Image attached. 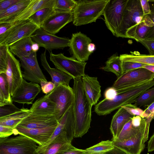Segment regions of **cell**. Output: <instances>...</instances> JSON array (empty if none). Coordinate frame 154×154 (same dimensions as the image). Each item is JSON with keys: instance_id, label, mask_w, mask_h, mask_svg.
Masks as SVG:
<instances>
[{"instance_id": "27", "label": "cell", "mask_w": 154, "mask_h": 154, "mask_svg": "<svg viewBox=\"0 0 154 154\" xmlns=\"http://www.w3.org/2000/svg\"><path fill=\"white\" fill-rule=\"evenodd\" d=\"M32 0H22L0 12V23L11 22L29 5Z\"/></svg>"}, {"instance_id": "2", "label": "cell", "mask_w": 154, "mask_h": 154, "mask_svg": "<svg viewBox=\"0 0 154 154\" xmlns=\"http://www.w3.org/2000/svg\"><path fill=\"white\" fill-rule=\"evenodd\" d=\"M109 0H79L74 8L73 23L80 26L96 22L103 15Z\"/></svg>"}, {"instance_id": "29", "label": "cell", "mask_w": 154, "mask_h": 154, "mask_svg": "<svg viewBox=\"0 0 154 154\" xmlns=\"http://www.w3.org/2000/svg\"><path fill=\"white\" fill-rule=\"evenodd\" d=\"M131 54H124L120 55L122 61L137 62L147 65H154V56L141 54L137 51L130 52Z\"/></svg>"}, {"instance_id": "7", "label": "cell", "mask_w": 154, "mask_h": 154, "mask_svg": "<svg viewBox=\"0 0 154 154\" xmlns=\"http://www.w3.org/2000/svg\"><path fill=\"white\" fill-rule=\"evenodd\" d=\"M15 22L11 29L0 36V45L9 47L21 39L30 37L39 28L28 19Z\"/></svg>"}, {"instance_id": "44", "label": "cell", "mask_w": 154, "mask_h": 154, "mask_svg": "<svg viewBox=\"0 0 154 154\" xmlns=\"http://www.w3.org/2000/svg\"><path fill=\"white\" fill-rule=\"evenodd\" d=\"M149 2L153 3L150 6L151 14L149 15L154 24V0H149ZM145 39H154V26L151 28Z\"/></svg>"}, {"instance_id": "20", "label": "cell", "mask_w": 154, "mask_h": 154, "mask_svg": "<svg viewBox=\"0 0 154 154\" xmlns=\"http://www.w3.org/2000/svg\"><path fill=\"white\" fill-rule=\"evenodd\" d=\"M42 65L44 69L48 73L51 78V82L56 87L61 85L68 86L70 81L73 78L66 73L57 69L51 68L49 64L46 57V50L40 55Z\"/></svg>"}, {"instance_id": "40", "label": "cell", "mask_w": 154, "mask_h": 154, "mask_svg": "<svg viewBox=\"0 0 154 154\" xmlns=\"http://www.w3.org/2000/svg\"><path fill=\"white\" fill-rule=\"evenodd\" d=\"M130 114L133 116L142 117L144 111L134 104H128L122 106Z\"/></svg>"}, {"instance_id": "13", "label": "cell", "mask_w": 154, "mask_h": 154, "mask_svg": "<svg viewBox=\"0 0 154 154\" xmlns=\"http://www.w3.org/2000/svg\"><path fill=\"white\" fill-rule=\"evenodd\" d=\"M41 91V87L38 84L29 82L23 79L21 85L11 96V100L13 102L19 103L32 104Z\"/></svg>"}, {"instance_id": "32", "label": "cell", "mask_w": 154, "mask_h": 154, "mask_svg": "<svg viewBox=\"0 0 154 154\" xmlns=\"http://www.w3.org/2000/svg\"><path fill=\"white\" fill-rule=\"evenodd\" d=\"M55 11L52 8H45L37 11L28 19L39 28H41L45 21Z\"/></svg>"}, {"instance_id": "19", "label": "cell", "mask_w": 154, "mask_h": 154, "mask_svg": "<svg viewBox=\"0 0 154 154\" xmlns=\"http://www.w3.org/2000/svg\"><path fill=\"white\" fill-rule=\"evenodd\" d=\"M82 79L87 98L92 106L95 105L101 96V86L97 77H91L85 74Z\"/></svg>"}, {"instance_id": "35", "label": "cell", "mask_w": 154, "mask_h": 154, "mask_svg": "<svg viewBox=\"0 0 154 154\" xmlns=\"http://www.w3.org/2000/svg\"><path fill=\"white\" fill-rule=\"evenodd\" d=\"M154 102V87L149 88L137 98L134 101V105L140 107H147Z\"/></svg>"}, {"instance_id": "41", "label": "cell", "mask_w": 154, "mask_h": 154, "mask_svg": "<svg viewBox=\"0 0 154 154\" xmlns=\"http://www.w3.org/2000/svg\"><path fill=\"white\" fill-rule=\"evenodd\" d=\"M137 42L142 44L147 49L149 55L154 56V39H140Z\"/></svg>"}, {"instance_id": "34", "label": "cell", "mask_w": 154, "mask_h": 154, "mask_svg": "<svg viewBox=\"0 0 154 154\" xmlns=\"http://www.w3.org/2000/svg\"><path fill=\"white\" fill-rule=\"evenodd\" d=\"M115 146L113 141L108 140L102 141L86 149L89 153L101 154L112 150Z\"/></svg>"}, {"instance_id": "26", "label": "cell", "mask_w": 154, "mask_h": 154, "mask_svg": "<svg viewBox=\"0 0 154 154\" xmlns=\"http://www.w3.org/2000/svg\"><path fill=\"white\" fill-rule=\"evenodd\" d=\"M34 42L31 36L21 39L9 47L10 51L19 58L28 57L32 53V45Z\"/></svg>"}, {"instance_id": "39", "label": "cell", "mask_w": 154, "mask_h": 154, "mask_svg": "<svg viewBox=\"0 0 154 154\" xmlns=\"http://www.w3.org/2000/svg\"><path fill=\"white\" fill-rule=\"evenodd\" d=\"M122 62L123 74L136 69L143 68L147 65L143 63L131 61H122Z\"/></svg>"}, {"instance_id": "45", "label": "cell", "mask_w": 154, "mask_h": 154, "mask_svg": "<svg viewBox=\"0 0 154 154\" xmlns=\"http://www.w3.org/2000/svg\"><path fill=\"white\" fill-rule=\"evenodd\" d=\"M14 129L0 125V138L8 137L14 134Z\"/></svg>"}, {"instance_id": "36", "label": "cell", "mask_w": 154, "mask_h": 154, "mask_svg": "<svg viewBox=\"0 0 154 154\" xmlns=\"http://www.w3.org/2000/svg\"><path fill=\"white\" fill-rule=\"evenodd\" d=\"M76 3L74 0H54L53 8L55 11H72Z\"/></svg>"}, {"instance_id": "4", "label": "cell", "mask_w": 154, "mask_h": 154, "mask_svg": "<svg viewBox=\"0 0 154 154\" xmlns=\"http://www.w3.org/2000/svg\"><path fill=\"white\" fill-rule=\"evenodd\" d=\"M154 73L143 68L127 72L114 82L112 87L117 92L130 90L153 79Z\"/></svg>"}, {"instance_id": "43", "label": "cell", "mask_w": 154, "mask_h": 154, "mask_svg": "<svg viewBox=\"0 0 154 154\" xmlns=\"http://www.w3.org/2000/svg\"><path fill=\"white\" fill-rule=\"evenodd\" d=\"M22 0H0V12L2 11Z\"/></svg>"}, {"instance_id": "58", "label": "cell", "mask_w": 154, "mask_h": 154, "mask_svg": "<svg viewBox=\"0 0 154 154\" xmlns=\"http://www.w3.org/2000/svg\"></svg>"}, {"instance_id": "10", "label": "cell", "mask_w": 154, "mask_h": 154, "mask_svg": "<svg viewBox=\"0 0 154 154\" xmlns=\"http://www.w3.org/2000/svg\"><path fill=\"white\" fill-rule=\"evenodd\" d=\"M34 34L31 36L33 41L48 51L63 49L69 46L70 39L52 34L41 28L37 29Z\"/></svg>"}, {"instance_id": "50", "label": "cell", "mask_w": 154, "mask_h": 154, "mask_svg": "<svg viewBox=\"0 0 154 154\" xmlns=\"http://www.w3.org/2000/svg\"><path fill=\"white\" fill-rule=\"evenodd\" d=\"M149 116L154 118V102L144 111L142 117L146 119Z\"/></svg>"}, {"instance_id": "15", "label": "cell", "mask_w": 154, "mask_h": 154, "mask_svg": "<svg viewBox=\"0 0 154 154\" xmlns=\"http://www.w3.org/2000/svg\"><path fill=\"white\" fill-rule=\"evenodd\" d=\"M5 74L11 96L22 84L23 78L19 61L9 50L8 67Z\"/></svg>"}, {"instance_id": "31", "label": "cell", "mask_w": 154, "mask_h": 154, "mask_svg": "<svg viewBox=\"0 0 154 154\" xmlns=\"http://www.w3.org/2000/svg\"><path fill=\"white\" fill-rule=\"evenodd\" d=\"M106 65L102 68L104 71L114 73L117 78L122 74V62L120 57L116 54L109 57L105 63Z\"/></svg>"}, {"instance_id": "33", "label": "cell", "mask_w": 154, "mask_h": 154, "mask_svg": "<svg viewBox=\"0 0 154 154\" xmlns=\"http://www.w3.org/2000/svg\"><path fill=\"white\" fill-rule=\"evenodd\" d=\"M146 124V121L140 127H135L133 126L132 124L131 119L124 125L118 137L114 141L125 140L133 136L138 132L141 128Z\"/></svg>"}, {"instance_id": "53", "label": "cell", "mask_w": 154, "mask_h": 154, "mask_svg": "<svg viewBox=\"0 0 154 154\" xmlns=\"http://www.w3.org/2000/svg\"><path fill=\"white\" fill-rule=\"evenodd\" d=\"M39 45L34 42L32 45V50L33 52H36L39 50Z\"/></svg>"}, {"instance_id": "49", "label": "cell", "mask_w": 154, "mask_h": 154, "mask_svg": "<svg viewBox=\"0 0 154 154\" xmlns=\"http://www.w3.org/2000/svg\"><path fill=\"white\" fill-rule=\"evenodd\" d=\"M144 16L151 14L150 6L149 0H140Z\"/></svg>"}, {"instance_id": "14", "label": "cell", "mask_w": 154, "mask_h": 154, "mask_svg": "<svg viewBox=\"0 0 154 154\" xmlns=\"http://www.w3.org/2000/svg\"><path fill=\"white\" fill-rule=\"evenodd\" d=\"M72 11H55L45 21L41 28L54 35L68 23L73 21Z\"/></svg>"}, {"instance_id": "23", "label": "cell", "mask_w": 154, "mask_h": 154, "mask_svg": "<svg viewBox=\"0 0 154 154\" xmlns=\"http://www.w3.org/2000/svg\"><path fill=\"white\" fill-rule=\"evenodd\" d=\"M56 108L55 103L46 94L37 100L30 108L31 113L37 115H54Z\"/></svg>"}, {"instance_id": "56", "label": "cell", "mask_w": 154, "mask_h": 154, "mask_svg": "<svg viewBox=\"0 0 154 154\" xmlns=\"http://www.w3.org/2000/svg\"><path fill=\"white\" fill-rule=\"evenodd\" d=\"M107 152H106V153H103V154H106ZM88 154H99L89 153Z\"/></svg>"}, {"instance_id": "37", "label": "cell", "mask_w": 154, "mask_h": 154, "mask_svg": "<svg viewBox=\"0 0 154 154\" xmlns=\"http://www.w3.org/2000/svg\"><path fill=\"white\" fill-rule=\"evenodd\" d=\"M9 47L0 45V74H5L8 64V53Z\"/></svg>"}, {"instance_id": "25", "label": "cell", "mask_w": 154, "mask_h": 154, "mask_svg": "<svg viewBox=\"0 0 154 154\" xmlns=\"http://www.w3.org/2000/svg\"><path fill=\"white\" fill-rule=\"evenodd\" d=\"M71 145L64 131L50 143L41 154H63Z\"/></svg>"}, {"instance_id": "55", "label": "cell", "mask_w": 154, "mask_h": 154, "mask_svg": "<svg viewBox=\"0 0 154 154\" xmlns=\"http://www.w3.org/2000/svg\"><path fill=\"white\" fill-rule=\"evenodd\" d=\"M95 49V45L92 43H90L88 45L89 51L91 53H92Z\"/></svg>"}, {"instance_id": "9", "label": "cell", "mask_w": 154, "mask_h": 154, "mask_svg": "<svg viewBox=\"0 0 154 154\" xmlns=\"http://www.w3.org/2000/svg\"><path fill=\"white\" fill-rule=\"evenodd\" d=\"M144 16L140 0H128L123 11L121 37L127 38V30L140 22Z\"/></svg>"}, {"instance_id": "48", "label": "cell", "mask_w": 154, "mask_h": 154, "mask_svg": "<svg viewBox=\"0 0 154 154\" xmlns=\"http://www.w3.org/2000/svg\"><path fill=\"white\" fill-rule=\"evenodd\" d=\"M117 94L116 90L114 88L111 87L108 88L105 92V98L109 100L113 99Z\"/></svg>"}, {"instance_id": "42", "label": "cell", "mask_w": 154, "mask_h": 154, "mask_svg": "<svg viewBox=\"0 0 154 154\" xmlns=\"http://www.w3.org/2000/svg\"><path fill=\"white\" fill-rule=\"evenodd\" d=\"M40 84L42 91L46 94L51 93L56 87L55 84L52 82L42 81Z\"/></svg>"}, {"instance_id": "54", "label": "cell", "mask_w": 154, "mask_h": 154, "mask_svg": "<svg viewBox=\"0 0 154 154\" xmlns=\"http://www.w3.org/2000/svg\"><path fill=\"white\" fill-rule=\"evenodd\" d=\"M143 68L154 73V65H146Z\"/></svg>"}, {"instance_id": "1", "label": "cell", "mask_w": 154, "mask_h": 154, "mask_svg": "<svg viewBox=\"0 0 154 154\" xmlns=\"http://www.w3.org/2000/svg\"><path fill=\"white\" fill-rule=\"evenodd\" d=\"M73 108L75 118L74 137H82L88 131L91 121L92 106L84 91L82 77L74 79Z\"/></svg>"}, {"instance_id": "28", "label": "cell", "mask_w": 154, "mask_h": 154, "mask_svg": "<svg viewBox=\"0 0 154 154\" xmlns=\"http://www.w3.org/2000/svg\"><path fill=\"white\" fill-rule=\"evenodd\" d=\"M30 109L23 107L21 110L9 116L0 118V125L15 128L30 114Z\"/></svg>"}, {"instance_id": "5", "label": "cell", "mask_w": 154, "mask_h": 154, "mask_svg": "<svg viewBox=\"0 0 154 154\" xmlns=\"http://www.w3.org/2000/svg\"><path fill=\"white\" fill-rule=\"evenodd\" d=\"M128 0H109L103 14L107 28L117 37H121L123 13Z\"/></svg>"}, {"instance_id": "51", "label": "cell", "mask_w": 154, "mask_h": 154, "mask_svg": "<svg viewBox=\"0 0 154 154\" xmlns=\"http://www.w3.org/2000/svg\"><path fill=\"white\" fill-rule=\"evenodd\" d=\"M128 153H129L122 148L115 146L114 149L107 152L106 154H128Z\"/></svg>"}, {"instance_id": "18", "label": "cell", "mask_w": 154, "mask_h": 154, "mask_svg": "<svg viewBox=\"0 0 154 154\" xmlns=\"http://www.w3.org/2000/svg\"><path fill=\"white\" fill-rule=\"evenodd\" d=\"M54 115H37L30 113L18 125L29 129L42 128L58 124Z\"/></svg>"}, {"instance_id": "57", "label": "cell", "mask_w": 154, "mask_h": 154, "mask_svg": "<svg viewBox=\"0 0 154 154\" xmlns=\"http://www.w3.org/2000/svg\"><path fill=\"white\" fill-rule=\"evenodd\" d=\"M128 154H130V153H128Z\"/></svg>"}, {"instance_id": "21", "label": "cell", "mask_w": 154, "mask_h": 154, "mask_svg": "<svg viewBox=\"0 0 154 154\" xmlns=\"http://www.w3.org/2000/svg\"><path fill=\"white\" fill-rule=\"evenodd\" d=\"M154 23L149 15L144 16L142 21L128 29L126 33L127 38H132L136 41L145 39Z\"/></svg>"}, {"instance_id": "17", "label": "cell", "mask_w": 154, "mask_h": 154, "mask_svg": "<svg viewBox=\"0 0 154 154\" xmlns=\"http://www.w3.org/2000/svg\"><path fill=\"white\" fill-rule=\"evenodd\" d=\"M146 124L130 138L122 141H113L115 146L122 148L131 154H140L145 146L144 134Z\"/></svg>"}, {"instance_id": "24", "label": "cell", "mask_w": 154, "mask_h": 154, "mask_svg": "<svg viewBox=\"0 0 154 154\" xmlns=\"http://www.w3.org/2000/svg\"><path fill=\"white\" fill-rule=\"evenodd\" d=\"M54 0H32L28 6L11 22L27 20L39 10L47 7L53 8Z\"/></svg>"}, {"instance_id": "30", "label": "cell", "mask_w": 154, "mask_h": 154, "mask_svg": "<svg viewBox=\"0 0 154 154\" xmlns=\"http://www.w3.org/2000/svg\"><path fill=\"white\" fill-rule=\"evenodd\" d=\"M6 75L0 74V106L13 104Z\"/></svg>"}, {"instance_id": "47", "label": "cell", "mask_w": 154, "mask_h": 154, "mask_svg": "<svg viewBox=\"0 0 154 154\" xmlns=\"http://www.w3.org/2000/svg\"><path fill=\"white\" fill-rule=\"evenodd\" d=\"M15 23L14 22H3L0 23V36L3 35Z\"/></svg>"}, {"instance_id": "52", "label": "cell", "mask_w": 154, "mask_h": 154, "mask_svg": "<svg viewBox=\"0 0 154 154\" xmlns=\"http://www.w3.org/2000/svg\"><path fill=\"white\" fill-rule=\"evenodd\" d=\"M147 150L150 152L154 151V133L148 141Z\"/></svg>"}, {"instance_id": "11", "label": "cell", "mask_w": 154, "mask_h": 154, "mask_svg": "<svg viewBox=\"0 0 154 154\" xmlns=\"http://www.w3.org/2000/svg\"><path fill=\"white\" fill-rule=\"evenodd\" d=\"M21 66L23 69V79L34 83L40 84L47 80L38 64L36 52H33L28 57L19 58Z\"/></svg>"}, {"instance_id": "22", "label": "cell", "mask_w": 154, "mask_h": 154, "mask_svg": "<svg viewBox=\"0 0 154 154\" xmlns=\"http://www.w3.org/2000/svg\"><path fill=\"white\" fill-rule=\"evenodd\" d=\"M134 116L121 107L113 116L110 127L112 136V141H115L124 125Z\"/></svg>"}, {"instance_id": "38", "label": "cell", "mask_w": 154, "mask_h": 154, "mask_svg": "<svg viewBox=\"0 0 154 154\" xmlns=\"http://www.w3.org/2000/svg\"><path fill=\"white\" fill-rule=\"evenodd\" d=\"M21 110L13 104L0 107V118L13 114Z\"/></svg>"}, {"instance_id": "12", "label": "cell", "mask_w": 154, "mask_h": 154, "mask_svg": "<svg viewBox=\"0 0 154 154\" xmlns=\"http://www.w3.org/2000/svg\"><path fill=\"white\" fill-rule=\"evenodd\" d=\"M91 39L80 32L72 34L70 40L69 50L72 57L82 62L88 59L91 53L88 50Z\"/></svg>"}, {"instance_id": "8", "label": "cell", "mask_w": 154, "mask_h": 154, "mask_svg": "<svg viewBox=\"0 0 154 154\" xmlns=\"http://www.w3.org/2000/svg\"><path fill=\"white\" fill-rule=\"evenodd\" d=\"M50 60L56 68L71 75L73 79L82 77L85 74L86 62H80L72 57H66L62 53L54 54L52 52L50 53Z\"/></svg>"}, {"instance_id": "16", "label": "cell", "mask_w": 154, "mask_h": 154, "mask_svg": "<svg viewBox=\"0 0 154 154\" xmlns=\"http://www.w3.org/2000/svg\"><path fill=\"white\" fill-rule=\"evenodd\" d=\"M57 125L32 129L27 128L17 125L14 129L13 134L25 136L35 141L38 145L43 146L49 140Z\"/></svg>"}, {"instance_id": "46", "label": "cell", "mask_w": 154, "mask_h": 154, "mask_svg": "<svg viewBox=\"0 0 154 154\" xmlns=\"http://www.w3.org/2000/svg\"><path fill=\"white\" fill-rule=\"evenodd\" d=\"M86 149H82L76 148L71 145L69 148L63 154H88Z\"/></svg>"}, {"instance_id": "6", "label": "cell", "mask_w": 154, "mask_h": 154, "mask_svg": "<svg viewBox=\"0 0 154 154\" xmlns=\"http://www.w3.org/2000/svg\"><path fill=\"white\" fill-rule=\"evenodd\" d=\"M46 95L55 104L54 115L58 121L73 103V88L69 86L60 85Z\"/></svg>"}, {"instance_id": "3", "label": "cell", "mask_w": 154, "mask_h": 154, "mask_svg": "<svg viewBox=\"0 0 154 154\" xmlns=\"http://www.w3.org/2000/svg\"><path fill=\"white\" fill-rule=\"evenodd\" d=\"M37 143L25 136L0 138V154H38Z\"/></svg>"}]
</instances>
